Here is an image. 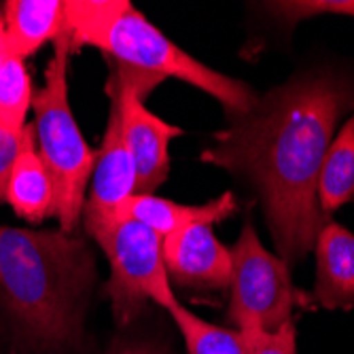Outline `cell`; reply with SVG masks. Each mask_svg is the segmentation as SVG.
<instances>
[{"instance_id": "obj_15", "label": "cell", "mask_w": 354, "mask_h": 354, "mask_svg": "<svg viewBox=\"0 0 354 354\" xmlns=\"http://www.w3.org/2000/svg\"><path fill=\"white\" fill-rule=\"evenodd\" d=\"M170 316L174 318L189 354H248L240 329L212 325L180 304L170 310Z\"/></svg>"}, {"instance_id": "obj_2", "label": "cell", "mask_w": 354, "mask_h": 354, "mask_svg": "<svg viewBox=\"0 0 354 354\" xmlns=\"http://www.w3.org/2000/svg\"><path fill=\"white\" fill-rule=\"evenodd\" d=\"M93 280L85 240L59 230L0 225V310L21 350L62 354L79 348Z\"/></svg>"}, {"instance_id": "obj_17", "label": "cell", "mask_w": 354, "mask_h": 354, "mask_svg": "<svg viewBox=\"0 0 354 354\" xmlns=\"http://www.w3.org/2000/svg\"><path fill=\"white\" fill-rule=\"evenodd\" d=\"M268 11L282 24L295 26L314 15H350L354 17V0H308V3H270Z\"/></svg>"}, {"instance_id": "obj_10", "label": "cell", "mask_w": 354, "mask_h": 354, "mask_svg": "<svg viewBox=\"0 0 354 354\" xmlns=\"http://www.w3.org/2000/svg\"><path fill=\"white\" fill-rule=\"evenodd\" d=\"M5 200L28 223H43L55 214V189L37 149L35 123H26L7 180Z\"/></svg>"}, {"instance_id": "obj_5", "label": "cell", "mask_w": 354, "mask_h": 354, "mask_svg": "<svg viewBox=\"0 0 354 354\" xmlns=\"http://www.w3.org/2000/svg\"><path fill=\"white\" fill-rule=\"evenodd\" d=\"M91 238L100 244L111 266L104 293L117 325H130L149 301L168 312L178 304L164 266L162 238L147 225L119 216Z\"/></svg>"}, {"instance_id": "obj_11", "label": "cell", "mask_w": 354, "mask_h": 354, "mask_svg": "<svg viewBox=\"0 0 354 354\" xmlns=\"http://www.w3.org/2000/svg\"><path fill=\"white\" fill-rule=\"evenodd\" d=\"M314 299L327 310L354 308V234L339 223H325L314 244Z\"/></svg>"}, {"instance_id": "obj_7", "label": "cell", "mask_w": 354, "mask_h": 354, "mask_svg": "<svg viewBox=\"0 0 354 354\" xmlns=\"http://www.w3.org/2000/svg\"><path fill=\"white\" fill-rule=\"evenodd\" d=\"M164 79L127 68L113 62L106 85L109 98L119 106L123 134L136 168V193L153 196L170 172V142L183 136V130L166 123L145 106V98Z\"/></svg>"}, {"instance_id": "obj_20", "label": "cell", "mask_w": 354, "mask_h": 354, "mask_svg": "<svg viewBox=\"0 0 354 354\" xmlns=\"http://www.w3.org/2000/svg\"><path fill=\"white\" fill-rule=\"evenodd\" d=\"M111 354H168L164 348H159L157 344L149 342H134V344H123L115 348Z\"/></svg>"}, {"instance_id": "obj_1", "label": "cell", "mask_w": 354, "mask_h": 354, "mask_svg": "<svg viewBox=\"0 0 354 354\" xmlns=\"http://www.w3.org/2000/svg\"><path fill=\"white\" fill-rule=\"evenodd\" d=\"M354 111V85L335 73H308L259 95L232 117L200 155L246 178L259 196L280 259L291 268L314 250L325 225L318 174L339 119Z\"/></svg>"}, {"instance_id": "obj_14", "label": "cell", "mask_w": 354, "mask_h": 354, "mask_svg": "<svg viewBox=\"0 0 354 354\" xmlns=\"http://www.w3.org/2000/svg\"><path fill=\"white\" fill-rule=\"evenodd\" d=\"M316 196L325 216L354 200V115L344 121L327 149Z\"/></svg>"}, {"instance_id": "obj_8", "label": "cell", "mask_w": 354, "mask_h": 354, "mask_svg": "<svg viewBox=\"0 0 354 354\" xmlns=\"http://www.w3.org/2000/svg\"><path fill=\"white\" fill-rule=\"evenodd\" d=\"M136 196V168L127 149L117 102L111 98L109 123L102 149L95 157L89 198L83 206V225L89 236L98 234L119 218L121 206Z\"/></svg>"}, {"instance_id": "obj_3", "label": "cell", "mask_w": 354, "mask_h": 354, "mask_svg": "<svg viewBox=\"0 0 354 354\" xmlns=\"http://www.w3.org/2000/svg\"><path fill=\"white\" fill-rule=\"evenodd\" d=\"M62 37L73 53L87 45L127 68L180 79L212 95L232 117L248 113L259 100L246 83L204 66L176 47L127 0H66Z\"/></svg>"}, {"instance_id": "obj_13", "label": "cell", "mask_w": 354, "mask_h": 354, "mask_svg": "<svg viewBox=\"0 0 354 354\" xmlns=\"http://www.w3.org/2000/svg\"><path fill=\"white\" fill-rule=\"evenodd\" d=\"M9 53L21 62L45 43L55 41L64 28V3L59 0H9L3 5Z\"/></svg>"}, {"instance_id": "obj_19", "label": "cell", "mask_w": 354, "mask_h": 354, "mask_svg": "<svg viewBox=\"0 0 354 354\" xmlns=\"http://www.w3.org/2000/svg\"><path fill=\"white\" fill-rule=\"evenodd\" d=\"M19 138H11V136L0 132V202L5 200L7 180H9V172H11V166H13V159H15L17 149H19Z\"/></svg>"}, {"instance_id": "obj_4", "label": "cell", "mask_w": 354, "mask_h": 354, "mask_svg": "<svg viewBox=\"0 0 354 354\" xmlns=\"http://www.w3.org/2000/svg\"><path fill=\"white\" fill-rule=\"evenodd\" d=\"M73 51L62 35L53 41V57L45 71V85L32 93L37 115V149L55 189L59 232L75 234L83 216L85 189L93 174L95 155L83 138L68 100V59Z\"/></svg>"}, {"instance_id": "obj_21", "label": "cell", "mask_w": 354, "mask_h": 354, "mask_svg": "<svg viewBox=\"0 0 354 354\" xmlns=\"http://www.w3.org/2000/svg\"><path fill=\"white\" fill-rule=\"evenodd\" d=\"M9 57V43H7V28H5V17L0 11V71H3L5 62Z\"/></svg>"}, {"instance_id": "obj_16", "label": "cell", "mask_w": 354, "mask_h": 354, "mask_svg": "<svg viewBox=\"0 0 354 354\" xmlns=\"http://www.w3.org/2000/svg\"><path fill=\"white\" fill-rule=\"evenodd\" d=\"M32 81L24 62L9 53L0 71V132L19 138L26 127V115L32 106Z\"/></svg>"}, {"instance_id": "obj_12", "label": "cell", "mask_w": 354, "mask_h": 354, "mask_svg": "<svg viewBox=\"0 0 354 354\" xmlns=\"http://www.w3.org/2000/svg\"><path fill=\"white\" fill-rule=\"evenodd\" d=\"M238 212V200L232 191L221 193V198L210 200L206 204H178L172 200H164L153 196H132L127 200L119 216L134 218L149 230H153L159 238H166L178 230H185L189 225H216L232 214Z\"/></svg>"}, {"instance_id": "obj_18", "label": "cell", "mask_w": 354, "mask_h": 354, "mask_svg": "<svg viewBox=\"0 0 354 354\" xmlns=\"http://www.w3.org/2000/svg\"><path fill=\"white\" fill-rule=\"evenodd\" d=\"M248 354H297L295 325L286 323L276 331H266L257 325L240 327Z\"/></svg>"}, {"instance_id": "obj_6", "label": "cell", "mask_w": 354, "mask_h": 354, "mask_svg": "<svg viewBox=\"0 0 354 354\" xmlns=\"http://www.w3.org/2000/svg\"><path fill=\"white\" fill-rule=\"evenodd\" d=\"M232 250V284L227 318L236 329L257 325L276 331L293 323L297 306H306V297L293 284L291 270L278 254L270 252L254 227L246 223Z\"/></svg>"}, {"instance_id": "obj_9", "label": "cell", "mask_w": 354, "mask_h": 354, "mask_svg": "<svg viewBox=\"0 0 354 354\" xmlns=\"http://www.w3.org/2000/svg\"><path fill=\"white\" fill-rule=\"evenodd\" d=\"M170 282L193 293H225L232 284V250L212 232V225H189L162 240Z\"/></svg>"}]
</instances>
